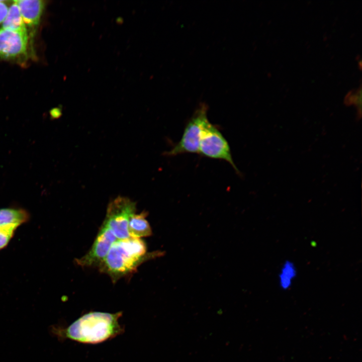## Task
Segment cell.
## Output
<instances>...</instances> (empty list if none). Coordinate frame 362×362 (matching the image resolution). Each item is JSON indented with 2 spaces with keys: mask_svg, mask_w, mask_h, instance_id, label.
<instances>
[{
  "mask_svg": "<svg viewBox=\"0 0 362 362\" xmlns=\"http://www.w3.org/2000/svg\"><path fill=\"white\" fill-rule=\"evenodd\" d=\"M164 253L160 251L147 253L146 243L141 238L130 237L117 239L98 267L101 273L108 275L115 283L133 273L143 262L160 257Z\"/></svg>",
  "mask_w": 362,
  "mask_h": 362,
  "instance_id": "1",
  "label": "cell"
},
{
  "mask_svg": "<svg viewBox=\"0 0 362 362\" xmlns=\"http://www.w3.org/2000/svg\"><path fill=\"white\" fill-rule=\"evenodd\" d=\"M121 312L112 314L92 312L83 315L68 327L52 326L51 331L60 339L97 343L112 338L122 331L118 319Z\"/></svg>",
  "mask_w": 362,
  "mask_h": 362,
  "instance_id": "2",
  "label": "cell"
},
{
  "mask_svg": "<svg viewBox=\"0 0 362 362\" xmlns=\"http://www.w3.org/2000/svg\"><path fill=\"white\" fill-rule=\"evenodd\" d=\"M205 104H201L187 124L179 141L165 154L175 156L180 154L199 152V144L203 127L208 121Z\"/></svg>",
  "mask_w": 362,
  "mask_h": 362,
  "instance_id": "3",
  "label": "cell"
},
{
  "mask_svg": "<svg viewBox=\"0 0 362 362\" xmlns=\"http://www.w3.org/2000/svg\"><path fill=\"white\" fill-rule=\"evenodd\" d=\"M136 203L130 199L118 197L108 205L103 222L117 239L130 237L128 227L131 217L135 213Z\"/></svg>",
  "mask_w": 362,
  "mask_h": 362,
  "instance_id": "4",
  "label": "cell"
},
{
  "mask_svg": "<svg viewBox=\"0 0 362 362\" xmlns=\"http://www.w3.org/2000/svg\"><path fill=\"white\" fill-rule=\"evenodd\" d=\"M198 153L207 157L225 160L236 172H239L232 159L227 141L219 129L209 120L203 127Z\"/></svg>",
  "mask_w": 362,
  "mask_h": 362,
  "instance_id": "5",
  "label": "cell"
},
{
  "mask_svg": "<svg viewBox=\"0 0 362 362\" xmlns=\"http://www.w3.org/2000/svg\"><path fill=\"white\" fill-rule=\"evenodd\" d=\"M27 34L0 28V60L25 62L28 58Z\"/></svg>",
  "mask_w": 362,
  "mask_h": 362,
  "instance_id": "6",
  "label": "cell"
},
{
  "mask_svg": "<svg viewBox=\"0 0 362 362\" xmlns=\"http://www.w3.org/2000/svg\"><path fill=\"white\" fill-rule=\"evenodd\" d=\"M117 240L110 229L103 223L92 247L84 255L76 259V264L83 267L98 266Z\"/></svg>",
  "mask_w": 362,
  "mask_h": 362,
  "instance_id": "7",
  "label": "cell"
},
{
  "mask_svg": "<svg viewBox=\"0 0 362 362\" xmlns=\"http://www.w3.org/2000/svg\"><path fill=\"white\" fill-rule=\"evenodd\" d=\"M17 4L28 31H31V38L35 33L42 17L45 2L42 0H17Z\"/></svg>",
  "mask_w": 362,
  "mask_h": 362,
  "instance_id": "8",
  "label": "cell"
},
{
  "mask_svg": "<svg viewBox=\"0 0 362 362\" xmlns=\"http://www.w3.org/2000/svg\"><path fill=\"white\" fill-rule=\"evenodd\" d=\"M147 216V213L143 211L139 214L135 213L131 217L128 227L130 237L140 238L152 234L151 228L146 219Z\"/></svg>",
  "mask_w": 362,
  "mask_h": 362,
  "instance_id": "9",
  "label": "cell"
},
{
  "mask_svg": "<svg viewBox=\"0 0 362 362\" xmlns=\"http://www.w3.org/2000/svg\"><path fill=\"white\" fill-rule=\"evenodd\" d=\"M2 25V28L28 35L19 8L15 1H13L9 6L7 16Z\"/></svg>",
  "mask_w": 362,
  "mask_h": 362,
  "instance_id": "10",
  "label": "cell"
},
{
  "mask_svg": "<svg viewBox=\"0 0 362 362\" xmlns=\"http://www.w3.org/2000/svg\"><path fill=\"white\" fill-rule=\"evenodd\" d=\"M28 219V213L23 209H0V226L10 225L19 226Z\"/></svg>",
  "mask_w": 362,
  "mask_h": 362,
  "instance_id": "11",
  "label": "cell"
},
{
  "mask_svg": "<svg viewBox=\"0 0 362 362\" xmlns=\"http://www.w3.org/2000/svg\"><path fill=\"white\" fill-rule=\"evenodd\" d=\"M297 276V269L293 261L286 260L282 264L278 275L279 286L283 290L289 289Z\"/></svg>",
  "mask_w": 362,
  "mask_h": 362,
  "instance_id": "12",
  "label": "cell"
},
{
  "mask_svg": "<svg viewBox=\"0 0 362 362\" xmlns=\"http://www.w3.org/2000/svg\"><path fill=\"white\" fill-rule=\"evenodd\" d=\"M18 226L17 225L0 226V249L8 244Z\"/></svg>",
  "mask_w": 362,
  "mask_h": 362,
  "instance_id": "13",
  "label": "cell"
},
{
  "mask_svg": "<svg viewBox=\"0 0 362 362\" xmlns=\"http://www.w3.org/2000/svg\"><path fill=\"white\" fill-rule=\"evenodd\" d=\"M345 102L347 105H354L358 109V113L360 117L361 108V86L356 90H353L349 92L345 97Z\"/></svg>",
  "mask_w": 362,
  "mask_h": 362,
  "instance_id": "14",
  "label": "cell"
},
{
  "mask_svg": "<svg viewBox=\"0 0 362 362\" xmlns=\"http://www.w3.org/2000/svg\"><path fill=\"white\" fill-rule=\"evenodd\" d=\"M6 2V1H0V25L3 23L8 12L9 7Z\"/></svg>",
  "mask_w": 362,
  "mask_h": 362,
  "instance_id": "15",
  "label": "cell"
},
{
  "mask_svg": "<svg viewBox=\"0 0 362 362\" xmlns=\"http://www.w3.org/2000/svg\"><path fill=\"white\" fill-rule=\"evenodd\" d=\"M60 111L58 109L54 110L52 111L51 116L54 117H58L60 115Z\"/></svg>",
  "mask_w": 362,
  "mask_h": 362,
  "instance_id": "16",
  "label": "cell"
}]
</instances>
